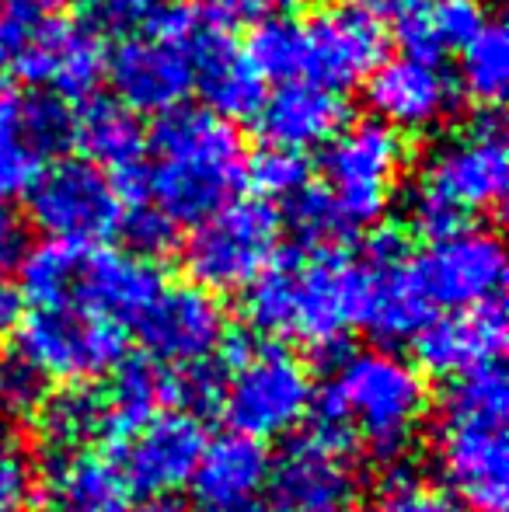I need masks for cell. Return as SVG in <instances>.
<instances>
[{
    "label": "cell",
    "mask_w": 509,
    "mask_h": 512,
    "mask_svg": "<svg viewBox=\"0 0 509 512\" xmlns=\"http://www.w3.org/2000/svg\"><path fill=\"white\" fill-rule=\"evenodd\" d=\"M248 150L231 119L210 108H171L150 136L147 199L168 220L199 223L238 199L245 185Z\"/></svg>",
    "instance_id": "cell-1"
},
{
    "label": "cell",
    "mask_w": 509,
    "mask_h": 512,
    "mask_svg": "<svg viewBox=\"0 0 509 512\" xmlns=\"http://www.w3.org/2000/svg\"><path fill=\"white\" fill-rule=\"evenodd\" d=\"M321 422L349 446L394 460L415 443L429 415L426 373L391 349L342 356L321 387Z\"/></svg>",
    "instance_id": "cell-2"
},
{
    "label": "cell",
    "mask_w": 509,
    "mask_h": 512,
    "mask_svg": "<svg viewBox=\"0 0 509 512\" xmlns=\"http://www.w3.org/2000/svg\"><path fill=\"white\" fill-rule=\"evenodd\" d=\"M509 380L499 363L457 373L443 398L436 464L464 509L503 512L509 502Z\"/></svg>",
    "instance_id": "cell-3"
},
{
    "label": "cell",
    "mask_w": 509,
    "mask_h": 512,
    "mask_svg": "<svg viewBox=\"0 0 509 512\" xmlns=\"http://www.w3.org/2000/svg\"><path fill=\"white\" fill-rule=\"evenodd\" d=\"M255 331L332 352L353 328V258L342 248L276 255L245 290Z\"/></svg>",
    "instance_id": "cell-4"
},
{
    "label": "cell",
    "mask_w": 509,
    "mask_h": 512,
    "mask_svg": "<svg viewBox=\"0 0 509 512\" xmlns=\"http://www.w3.org/2000/svg\"><path fill=\"white\" fill-rule=\"evenodd\" d=\"M509 189V154L499 122L482 119L429 157L426 171L408 196V223L422 237L468 227L471 216L503 206Z\"/></svg>",
    "instance_id": "cell-5"
},
{
    "label": "cell",
    "mask_w": 509,
    "mask_h": 512,
    "mask_svg": "<svg viewBox=\"0 0 509 512\" xmlns=\"http://www.w3.org/2000/svg\"><path fill=\"white\" fill-rule=\"evenodd\" d=\"M231 373H224L217 405L231 432L248 439L290 436L314 408V377L307 363L286 345H234L227 342Z\"/></svg>",
    "instance_id": "cell-6"
},
{
    "label": "cell",
    "mask_w": 509,
    "mask_h": 512,
    "mask_svg": "<svg viewBox=\"0 0 509 512\" xmlns=\"http://www.w3.org/2000/svg\"><path fill=\"white\" fill-rule=\"evenodd\" d=\"M105 46L98 32L53 11H25L4 18L0 28V67L21 84L46 88L56 98L95 95L105 77Z\"/></svg>",
    "instance_id": "cell-7"
},
{
    "label": "cell",
    "mask_w": 509,
    "mask_h": 512,
    "mask_svg": "<svg viewBox=\"0 0 509 512\" xmlns=\"http://www.w3.org/2000/svg\"><path fill=\"white\" fill-rule=\"evenodd\" d=\"M283 220L265 199H231L203 216L182 248L192 286L206 293L248 290L279 255Z\"/></svg>",
    "instance_id": "cell-8"
},
{
    "label": "cell",
    "mask_w": 509,
    "mask_h": 512,
    "mask_svg": "<svg viewBox=\"0 0 509 512\" xmlns=\"http://www.w3.org/2000/svg\"><path fill=\"white\" fill-rule=\"evenodd\" d=\"M18 352L46 380L88 384L126 359V335L116 321L77 304L32 307L18 324Z\"/></svg>",
    "instance_id": "cell-9"
},
{
    "label": "cell",
    "mask_w": 509,
    "mask_h": 512,
    "mask_svg": "<svg viewBox=\"0 0 509 512\" xmlns=\"http://www.w3.org/2000/svg\"><path fill=\"white\" fill-rule=\"evenodd\" d=\"M325 192L349 227L377 223L391 206L398 189L405 143L401 133L377 119L342 126L332 143H325Z\"/></svg>",
    "instance_id": "cell-10"
},
{
    "label": "cell",
    "mask_w": 509,
    "mask_h": 512,
    "mask_svg": "<svg viewBox=\"0 0 509 512\" xmlns=\"http://www.w3.org/2000/svg\"><path fill=\"white\" fill-rule=\"evenodd\" d=\"M28 216L49 241L91 248L119 230L126 203L109 171L84 157L56 161L25 192Z\"/></svg>",
    "instance_id": "cell-11"
},
{
    "label": "cell",
    "mask_w": 509,
    "mask_h": 512,
    "mask_svg": "<svg viewBox=\"0 0 509 512\" xmlns=\"http://www.w3.org/2000/svg\"><path fill=\"white\" fill-rule=\"evenodd\" d=\"M429 314L433 307L415 283L405 237L398 230H377L353 262V328H363L377 342H398L412 338Z\"/></svg>",
    "instance_id": "cell-12"
},
{
    "label": "cell",
    "mask_w": 509,
    "mask_h": 512,
    "mask_svg": "<svg viewBox=\"0 0 509 512\" xmlns=\"http://www.w3.org/2000/svg\"><path fill=\"white\" fill-rule=\"evenodd\" d=\"M412 269L429 307L464 310L503 300L506 251L485 227H461L429 241V248L412 258Z\"/></svg>",
    "instance_id": "cell-13"
},
{
    "label": "cell",
    "mask_w": 509,
    "mask_h": 512,
    "mask_svg": "<svg viewBox=\"0 0 509 512\" xmlns=\"http://www.w3.org/2000/svg\"><path fill=\"white\" fill-rule=\"evenodd\" d=\"M304 81L346 91L363 84L387 60V32L374 11L356 0H335L300 21Z\"/></svg>",
    "instance_id": "cell-14"
},
{
    "label": "cell",
    "mask_w": 509,
    "mask_h": 512,
    "mask_svg": "<svg viewBox=\"0 0 509 512\" xmlns=\"http://www.w3.org/2000/svg\"><path fill=\"white\" fill-rule=\"evenodd\" d=\"M67 143H74V115L63 98L0 88V199L25 196Z\"/></svg>",
    "instance_id": "cell-15"
},
{
    "label": "cell",
    "mask_w": 509,
    "mask_h": 512,
    "mask_svg": "<svg viewBox=\"0 0 509 512\" xmlns=\"http://www.w3.org/2000/svg\"><path fill=\"white\" fill-rule=\"evenodd\" d=\"M269 488L283 512H346L360 495L353 446L325 425H314L272 460Z\"/></svg>",
    "instance_id": "cell-16"
},
{
    "label": "cell",
    "mask_w": 509,
    "mask_h": 512,
    "mask_svg": "<svg viewBox=\"0 0 509 512\" xmlns=\"http://www.w3.org/2000/svg\"><path fill=\"white\" fill-rule=\"evenodd\" d=\"M133 328L154 363L171 370L220 359L231 342L224 307L199 286H164Z\"/></svg>",
    "instance_id": "cell-17"
},
{
    "label": "cell",
    "mask_w": 509,
    "mask_h": 512,
    "mask_svg": "<svg viewBox=\"0 0 509 512\" xmlns=\"http://www.w3.org/2000/svg\"><path fill=\"white\" fill-rule=\"evenodd\" d=\"M206 450V429L192 411L161 408L140 425L129 439L116 446L119 474L129 492L147 499H168L185 488L196 474V464Z\"/></svg>",
    "instance_id": "cell-18"
},
{
    "label": "cell",
    "mask_w": 509,
    "mask_h": 512,
    "mask_svg": "<svg viewBox=\"0 0 509 512\" xmlns=\"http://www.w3.org/2000/svg\"><path fill=\"white\" fill-rule=\"evenodd\" d=\"M182 49L192 63V88L203 91L210 112L231 122L258 115L265 102V77L252 67L217 14L199 11Z\"/></svg>",
    "instance_id": "cell-19"
},
{
    "label": "cell",
    "mask_w": 509,
    "mask_h": 512,
    "mask_svg": "<svg viewBox=\"0 0 509 512\" xmlns=\"http://www.w3.org/2000/svg\"><path fill=\"white\" fill-rule=\"evenodd\" d=\"M105 74L116 88V102L133 112H171L192 91L189 53L154 32L129 35L105 56Z\"/></svg>",
    "instance_id": "cell-20"
},
{
    "label": "cell",
    "mask_w": 509,
    "mask_h": 512,
    "mask_svg": "<svg viewBox=\"0 0 509 512\" xmlns=\"http://www.w3.org/2000/svg\"><path fill=\"white\" fill-rule=\"evenodd\" d=\"M367 105L377 122L398 133H422L436 126L454 105V81L440 63L398 53L381 60L367 77Z\"/></svg>",
    "instance_id": "cell-21"
},
{
    "label": "cell",
    "mask_w": 509,
    "mask_h": 512,
    "mask_svg": "<svg viewBox=\"0 0 509 512\" xmlns=\"http://www.w3.org/2000/svg\"><path fill=\"white\" fill-rule=\"evenodd\" d=\"M506 310L503 300L450 310V314L429 317L412 335L415 366L440 377H457L475 366L499 363L506 349Z\"/></svg>",
    "instance_id": "cell-22"
},
{
    "label": "cell",
    "mask_w": 509,
    "mask_h": 512,
    "mask_svg": "<svg viewBox=\"0 0 509 512\" xmlns=\"http://www.w3.org/2000/svg\"><path fill=\"white\" fill-rule=\"evenodd\" d=\"M164 290V279L150 258L119 248H84L70 304L123 324H136Z\"/></svg>",
    "instance_id": "cell-23"
},
{
    "label": "cell",
    "mask_w": 509,
    "mask_h": 512,
    "mask_svg": "<svg viewBox=\"0 0 509 512\" xmlns=\"http://www.w3.org/2000/svg\"><path fill=\"white\" fill-rule=\"evenodd\" d=\"M346 98L314 81H286L276 95H265L258 108V129L269 147L304 150L325 147L346 126Z\"/></svg>",
    "instance_id": "cell-24"
},
{
    "label": "cell",
    "mask_w": 509,
    "mask_h": 512,
    "mask_svg": "<svg viewBox=\"0 0 509 512\" xmlns=\"http://www.w3.org/2000/svg\"><path fill=\"white\" fill-rule=\"evenodd\" d=\"M42 512H126L129 485L116 460L95 450L53 453L42 481H35Z\"/></svg>",
    "instance_id": "cell-25"
},
{
    "label": "cell",
    "mask_w": 509,
    "mask_h": 512,
    "mask_svg": "<svg viewBox=\"0 0 509 512\" xmlns=\"http://www.w3.org/2000/svg\"><path fill=\"white\" fill-rule=\"evenodd\" d=\"M272 457L265 443L238 432H227L220 439H206V450L192 474V492L206 509L248 506L269 485Z\"/></svg>",
    "instance_id": "cell-26"
},
{
    "label": "cell",
    "mask_w": 509,
    "mask_h": 512,
    "mask_svg": "<svg viewBox=\"0 0 509 512\" xmlns=\"http://www.w3.org/2000/svg\"><path fill=\"white\" fill-rule=\"evenodd\" d=\"M394 21L408 56L440 63L447 53H457L489 18L478 0H408Z\"/></svg>",
    "instance_id": "cell-27"
},
{
    "label": "cell",
    "mask_w": 509,
    "mask_h": 512,
    "mask_svg": "<svg viewBox=\"0 0 509 512\" xmlns=\"http://www.w3.org/2000/svg\"><path fill=\"white\" fill-rule=\"evenodd\" d=\"M74 143L84 150V161L98 164L102 171H116L112 178H119L143 168L147 133L133 108L116 98H91L81 115H74Z\"/></svg>",
    "instance_id": "cell-28"
},
{
    "label": "cell",
    "mask_w": 509,
    "mask_h": 512,
    "mask_svg": "<svg viewBox=\"0 0 509 512\" xmlns=\"http://www.w3.org/2000/svg\"><path fill=\"white\" fill-rule=\"evenodd\" d=\"M112 384L105 387V439L116 450L123 439L133 436L143 422H147L161 405H168L164 398V366L136 359V363H119Z\"/></svg>",
    "instance_id": "cell-29"
},
{
    "label": "cell",
    "mask_w": 509,
    "mask_h": 512,
    "mask_svg": "<svg viewBox=\"0 0 509 512\" xmlns=\"http://www.w3.org/2000/svg\"><path fill=\"white\" fill-rule=\"evenodd\" d=\"M35 418L53 453L91 450V443L105 439V391L91 384H70L49 394Z\"/></svg>",
    "instance_id": "cell-30"
},
{
    "label": "cell",
    "mask_w": 509,
    "mask_h": 512,
    "mask_svg": "<svg viewBox=\"0 0 509 512\" xmlns=\"http://www.w3.org/2000/svg\"><path fill=\"white\" fill-rule=\"evenodd\" d=\"M461 88L464 95L482 108L503 105L509 88V39L499 21H485L461 49Z\"/></svg>",
    "instance_id": "cell-31"
},
{
    "label": "cell",
    "mask_w": 509,
    "mask_h": 512,
    "mask_svg": "<svg viewBox=\"0 0 509 512\" xmlns=\"http://www.w3.org/2000/svg\"><path fill=\"white\" fill-rule=\"evenodd\" d=\"M81 251L74 244L46 241L39 248H28L18 262L21 269V297L35 307H60L74 300V279L81 265Z\"/></svg>",
    "instance_id": "cell-32"
},
{
    "label": "cell",
    "mask_w": 509,
    "mask_h": 512,
    "mask_svg": "<svg viewBox=\"0 0 509 512\" xmlns=\"http://www.w3.org/2000/svg\"><path fill=\"white\" fill-rule=\"evenodd\" d=\"M245 56L262 77L304 81V28L290 14H269L252 25Z\"/></svg>",
    "instance_id": "cell-33"
},
{
    "label": "cell",
    "mask_w": 509,
    "mask_h": 512,
    "mask_svg": "<svg viewBox=\"0 0 509 512\" xmlns=\"http://www.w3.org/2000/svg\"><path fill=\"white\" fill-rule=\"evenodd\" d=\"M290 227L297 230L300 244L311 251H335L353 234V227L335 209L332 196L325 189H311V185L290 199Z\"/></svg>",
    "instance_id": "cell-34"
},
{
    "label": "cell",
    "mask_w": 509,
    "mask_h": 512,
    "mask_svg": "<svg viewBox=\"0 0 509 512\" xmlns=\"http://www.w3.org/2000/svg\"><path fill=\"white\" fill-rule=\"evenodd\" d=\"M377 512H468L450 488L412 471H391L377 488Z\"/></svg>",
    "instance_id": "cell-35"
},
{
    "label": "cell",
    "mask_w": 509,
    "mask_h": 512,
    "mask_svg": "<svg viewBox=\"0 0 509 512\" xmlns=\"http://www.w3.org/2000/svg\"><path fill=\"white\" fill-rule=\"evenodd\" d=\"M307 178H311V168H307L304 154L297 150H283V147H265L248 161L245 168V182L255 185L258 199H293L300 189H307Z\"/></svg>",
    "instance_id": "cell-36"
},
{
    "label": "cell",
    "mask_w": 509,
    "mask_h": 512,
    "mask_svg": "<svg viewBox=\"0 0 509 512\" xmlns=\"http://www.w3.org/2000/svg\"><path fill=\"white\" fill-rule=\"evenodd\" d=\"M49 380L18 349L0 356V418H35L49 398Z\"/></svg>",
    "instance_id": "cell-37"
},
{
    "label": "cell",
    "mask_w": 509,
    "mask_h": 512,
    "mask_svg": "<svg viewBox=\"0 0 509 512\" xmlns=\"http://www.w3.org/2000/svg\"><path fill=\"white\" fill-rule=\"evenodd\" d=\"M35 467L21 436L0 418V512H32Z\"/></svg>",
    "instance_id": "cell-38"
},
{
    "label": "cell",
    "mask_w": 509,
    "mask_h": 512,
    "mask_svg": "<svg viewBox=\"0 0 509 512\" xmlns=\"http://www.w3.org/2000/svg\"><path fill=\"white\" fill-rule=\"evenodd\" d=\"M119 227H123L126 241H129V251L140 258L164 255V251L175 248V237H178V223L168 220L150 199L129 206V213H123Z\"/></svg>",
    "instance_id": "cell-39"
},
{
    "label": "cell",
    "mask_w": 509,
    "mask_h": 512,
    "mask_svg": "<svg viewBox=\"0 0 509 512\" xmlns=\"http://www.w3.org/2000/svg\"><path fill=\"white\" fill-rule=\"evenodd\" d=\"M28 251V223L7 199H0V276L18 269Z\"/></svg>",
    "instance_id": "cell-40"
},
{
    "label": "cell",
    "mask_w": 509,
    "mask_h": 512,
    "mask_svg": "<svg viewBox=\"0 0 509 512\" xmlns=\"http://www.w3.org/2000/svg\"><path fill=\"white\" fill-rule=\"evenodd\" d=\"M84 7L91 11V18L105 28H129L136 21H147V14L154 11V0H84Z\"/></svg>",
    "instance_id": "cell-41"
},
{
    "label": "cell",
    "mask_w": 509,
    "mask_h": 512,
    "mask_svg": "<svg viewBox=\"0 0 509 512\" xmlns=\"http://www.w3.org/2000/svg\"><path fill=\"white\" fill-rule=\"evenodd\" d=\"M286 0H213V14L224 25H238V21H262L269 14H279Z\"/></svg>",
    "instance_id": "cell-42"
},
{
    "label": "cell",
    "mask_w": 509,
    "mask_h": 512,
    "mask_svg": "<svg viewBox=\"0 0 509 512\" xmlns=\"http://www.w3.org/2000/svg\"><path fill=\"white\" fill-rule=\"evenodd\" d=\"M21 317H25V297H21L18 286H11L0 276V335L18 331Z\"/></svg>",
    "instance_id": "cell-43"
},
{
    "label": "cell",
    "mask_w": 509,
    "mask_h": 512,
    "mask_svg": "<svg viewBox=\"0 0 509 512\" xmlns=\"http://www.w3.org/2000/svg\"><path fill=\"white\" fill-rule=\"evenodd\" d=\"M126 512H185V509L171 499H147V502H140V506L126 509Z\"/></svg>",
    "instance_id": "cell-44"
},
{
    "label": "cell",
    "mask_w": 509,
    "mask_h": 512,
    "mask_svg": "<svg viewBox=\"0 0 509 512\" xmlns=\"http://www.w3.org/2000/svg\"><path fill=\"white\" fill-rule=\"evenodd\" d=\"M25 11H53V7H60L63 0H18Z\"/></svg>",
    "instance_id": "cell-45"
},
{
    "label": "cell",
    "mask_w": 509,
    "mask_h": 512,
    "mask_svg": "<svg viewBox=\"0 0 509 512\" xmlns=\"http://www.w3.org/2000/svg\"><path fill=\"white\" fill-rule=\"evenodd\" d=\"M206 512H262L255 506V502H248V506H231V509H206Z\"/></svg>",
    "instance_id": "cell-46"
},
{
    "label": "cell",
    "mask_w": 509,
    "mask_h": 512,
    "mask_svg": "<svg viewBox=\"0 0 509 512\" xmlns=\"http://www.w3.org/2000/svg\"><path fill=\"white\" fill-rule=\"evenodd\" d=\"M4 18H7V14H4V0H0V28H4Z\"/></svg>",
    "instance_id": "cell-47"
}]
</instances>
